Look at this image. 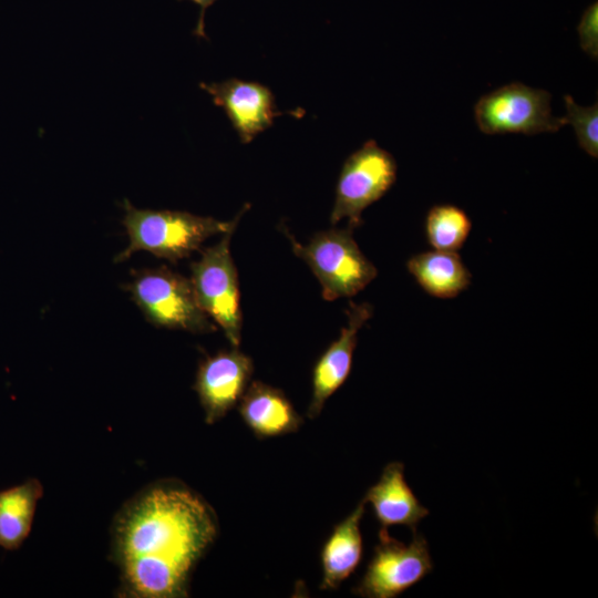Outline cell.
Returning <instances> with one entry per match:
<instances>
[{"label": "cell", "mask_w": 598, "mask_h": 598, "mask_svg": "<svg viewBox=\"0 0 598 598\" xmlns=\"http://www.w3.org/2000/svg\"><path fill=\"white\" fill-rule=\"evenodd\" d=\"M213 508L176 485L147 489L121 514L115 554L127 592L141 598L187 594L193 568L217 536Z\"/></svg>", "instance_id": "6da1fadb"}, {"label": "cell", "mask_w": 598, "mask_h": 598, "mask_svg": "<svg viewBox=\"0 0 598 598\" xmlns=\"http://www.w3.org/2000/svg\"><path fill=\"white\" fill-rule=\"evenodd\" d=\"M248 208L246 204L235 218L221 221L187 212L138 209L125 200L123 225L128 245L114 261H124L134 252L144 250L175 264L198 250L209 237L236 229Z\"/></svg>", "instance_id": "7a4b0ae2"}, {"label": "cell", "mask_w": 598, "mask_h": 598, "mask_svg": "<svg viewBox=\"0 0 598 598\" xmlns=\"http://www.w3.org/2000/svg\"><path fill=\"white\" fill-rule=\"evenodd\" d=\"M283 231L296 256L320 282L324 300L351 298L378 276V269L360 250L350 227L318 231L307 245L297 243L285 227Z\"/></svg>", "instance_id": "3957f363"}, {"label": "cell", "mask_w": 598, "mask_h": 598, "mask_svg": "<svg viewBox=\"0 0 598 598\" xmlns=\"http://www.w3.org/2000/svg\"><path fill=\"white\" fill-rule=\"evenodd\" d=\"M127 289L146 320L156 327L193 333L216 330L199 307L190 279L165 266L136 271Z\"/></svg>", "instance_id": "277c9868"}, {"label": "cell", "mask_w": 598, "mask_h": 598, "mask_svg": "<svg viewBox=\"0 0 598 598\" xmlns=\"http://www.w3.org/2000/svg\"><path fill=\"white\" fill-rule=\"evenodd\" d=\"M234 231L223 234L217 244L202 250L200 258L190 264V282L199 307L223 329L230 344L238 348L243 317L238 274L230 252Z\"/></svg>", "instance_id": "5b68a950"}, {"label": "cell", "mask_w": 598, "mask_h": 598, "mask_svg": "<svg viewBox=\"0 0 598 598\" xmlns=\"http://www.w3.org/2000/svg\"><path fill=\"white\" fill-rule=\"evenodd\" d=\"M550 100L548 91L513 82L482 95L474 105V118L488 135L557 132L566 122L551 114Z\"/></svg>", "instance_id": "8992f818"}, {"label": "cell", "mask_w": 598, "mask_h": 598, "mask_svg": "<svg viewBox=\"0 0 598 598\" xmlns=\"http://www.w3.org/2000/svg\"><path fill=\"white\" fill-rule=\"evenodd\" d=\"M398 166L391 153L375 141H367L344 161L337 187L330 223L348 219L354 229L362 224L363 210L393 186Z\"/></svg>", "instance_id": "52a82bcc"}, {"label": "cell", "mask_w": 598, "mask_h": 598, "mask_svg": "<svg viewBox=\"0 0 598 598\" xmlns=\"http://www.w3.org/2000/svg\"><path fill=\"white\" fill-rule=\"evenodd\" d=\"M433 569L426 539L413 533L404 544L380 529L379 543L365 573L353 589L365 598H394L421 581Z\"/></svg>", "instance_id": "ba28073f"}, {"label": "cell", "mask_w": 598, "mask_h": 598, "mask_svg": "<svg viewBox=\"0 0 598 598\" xmlns=\"http://www.w3.org/2000/svg\"><path fill=\"white\" fill-rule=\"evenodd\" d=\"M254 372L249 355L234 348L206 357L198 365L194 390L205 421L214 424L235 408L247 390Z\"/></svg>", "instance_id": "9c48e42d"}, {"label": "cell", "mask_w": 598, "mask_h": 598, "mask_svg": "<svg viewBox=\"0 0 598 598\" xmlns=\"http://www.w3.org/2000/svg\"><path fill=\"white\" fill-rule=\"evenodd\" d=\"M199 87L225 111L243 144L250 143L274 124L276 116L283 114L276 110L272 92L258 82L233 78L217 83L202 82Z\"/></svg>", "instance_id": "30bf717a"}, {"label": "cell", "mask_w": 598, "mask_h": 598, "mask_svg": "<svg viewBox=\"0 0 598 598\" xmlns=\"http://www.w3.org/2000/svg\"><path fill=\"white\" fill-rule=\"evenodd\" d=\"M373 307L350 301L347 326L317 360L312 370V394L307 416L315 419L321 413L327 400L346 382L352 367L358 332L372 317Z\"/></svg>", "instance_id": "8fae6325"}, {"label": "cell", "mask_w": 598, "mask_h": 598, "mask_svg": "<svg viewBox=\"0 0 598 598\" xmlns=\"http://www.w3.org/2000/svg\"><path fill=\"white\" fill-rule=\"evenodd\" d=\"M362 499L371 504L382 530L399 525L415 533L419 523L430 513L406 483L404 464L401 462L386 464L379 481Z\"/></svg>", "instance_id": "7c38bea8"}, {"label": "cell", "mask_w": 598, "mask_h": 598, "mask_svg": "<svg viewBox=\"0 0 598 598\" xmlns=\"http://www.w3.org/2000/svg\"><path fill=\"white\" fill-rule=\"evenodd\" d=\"M244 423L259 439L297 432L303 424L282 390L261 381H251L238 402Z\"/></svg>", "instance_id": "4fadbf2b"}, {"label": "cell", "mask_w": 598, "mask_h": 598, "mask_svg": "<svg viewBox=\"0 0 598 598\" xmlns=\"http://www.w3.org/2000/svg\"><path fill=\"white\" fill-rule=\"evenodd\" d=\"M365 504L362 499L342 522L334 526L326 540L321 550V589H337L359 566L363 553L360 523L364 515Z\"/></svg>", "instance_id": "5bb4252c"}, {"label": "cell", "mask_w": 598, "mask_h": 598, "mask_svg": "<svg viewBox=\"0 0 598 598\" xmlns=\"http://www.w3.org/2000/svg\"><path fill=\"white\" fill-rule=\"evenodd\" d=\"M406 268L425 292L440 299L454 298L471 283V272L456 251L421 252L408 260Z\"/></svg>", "instance_id": "9a60e30c"}, {"label": "cell", "mask_w": 598, "mask_h": 598, "mask_svg": "<svg viewBox=\"0 0 598 598\" xmlns=\"http://www.w3.org/2000/svg\"><path fill=\"white\" fill-rule=\"evenodd\" d=\"M42 493L35 478L0 492V546L17 549L24 542Z\"/></svg>", "instance_id": "2e32d148"}, {"label": "cell", "mask_w": 598, "mask_h": 598, "mask_svg": "<svg viewBox=\"0 0 598 598\" xmlns=\"http://www.w3.org/2000/svg\"><path fill=\"white\" fill-rule=\"evenodd\" d=\"M472 221L460 207L443 204L433 206L425 219L429 244L436 250L457 251L466 241Z\"/></svg>", "instance_id": "e0dca14e"}, {"label": "cell", "mask_w": 598, "mask_h": 598, "mask_svg": "<svg viewBox=\"0 0 598 598\" xmlns=\"http://www.w3.org/2000/svg\"><path fill=\"white\" fill-rule=\"evenodd\" d=\"M566 124L574 127L576 138L580 148L594 158L598 157V104L591 106H580L574 99L564 95Z\"/></svg>", "instance_id": "ac0fdd59"}, {"label": "cell", "mask_w": 598, "mask_h": 598, "mask_svg": "<svg viewBox=\"0 0 598 598\" xmlns=\"http://www.w3.org/2000/svg\"><path fill=\"white\" fill-rule=\"evenodd\" d=\"M579 43L591 59L598 58V3L595 1L582 13L577 25Z\"/></svg>", "instance_id": "d6986e66"}, {"label": "cell", "mask_w": 598, "mask_h": 598, "mask_svg": "<svg viewBox=\"0 0 598 598\" xmlns=\"http://www.w3.org/2000/svg\"><path fill=\"white\" fill-rule=\"evenodd\" d=\"M192 1L195 2L200 8L199 18L193 33L199 38H204L207 40L208 38L205 33V22H204L205 12H206V9L209 8L212 4H214V2L217 0H192Z\"/></svg>", "instance_id": "ffe728a7"}]
</instances>
